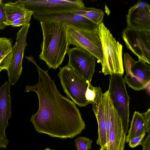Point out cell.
Here are the masks:
<instances>
[{
  "instance_id": "cell-17",
  "label": "cell",
  "mask_w": 150,
  "mask_h": 150,
  "mask_svg": "<svg viewBox=\"0 0 150 150\" xmlns=\"http://www.w3.org/2000/svg\"><path fill=\"white\" fill-rule=\"evenodd\" d=\"M6 21H11L19 18L33 15L32 12L27 9L20 0L15 2L5 3Z\"/></svg>"
},
{
  "instance_id": "cell-26",
  "label": "cell",
  "mask_w": 150,
  "mask_h": 150,
  "mask_svg": "<svg viewBox=\"0 0 150 150\" xmlns=\"http://www.w3.org/2000/svg\"><path fill=\"white\" fill-rule=\"evenodd\" d=\"M146 128V132H150V109L142 114Z\"/></svg>"
},
{
  "instance_id": "cell-22",
  "label": "cell",
  "mask_w": 150,
  "mask_h": 150,
  "mask_svg": "<svg viewBox=\"0 0 150 150\" xmlns=\"http://www.w3.org/2000/svg\"><path fill=\"white\" fill-rule=\"evenodd\" d=\"M32 16H27L11 21H6L5 23L7 26L11 25L13 27H22L29 23Z\"/></svg>"
},
{
  "instance_id": "cell-10",
  "label": "cell",
  "mask_w": 150,
  "mask_h": 150,
  "mask_svg": "<svg viewBox=\"0 0 150 150\" xmlns=\"http://www.w3.org/2000/svg\"><path fill=\"white\" fill-rule=\"evenodd\" d=\"M127 47L139 60L150 64V31L126 28L122 33Z\"/></svg>"
},
{
  "instance_id": "cell-28",
  "label": "cell",
  "mask_w": 150,
  "mask_h": 150,
  "mask_svg": "<svg viewBox=\"0 0 150 150\" xmlns=\"http://www.w3.org/2000/svg\"><path fill=\"white\" fill-rule=\"evenodd\" d=\"M8 142L9 141L7 138L3 139L0 137V148H6Z\"/></svg>"
},
{
  "instance_id": "cell-30",
  "label": "cell",
  "mask_w": 150,
  "mask_h": 150,
  "mask_svg": "<svg viewBox=\"0 0 150 150\" xmlns=\"http://www.w3.org/2000/svg\"><path fill=\"white\" fill-rule=\"evenodd\" d=\"M99 150H107V145H105L101 147Z\"/></svg>"
},
{
  "instance_id": "cell-19",
  "label": "cell",
  "mask_w": 150,
  "mask_h": 150,
  "mask_svg": "<svg viewBox=\"0 0 150 150\" xmlns=\"http://www.w3.org/2000/svg\"><path fill=\"white\" fill-rule=\"evenodd\" d=\"M146 132V128L142 114L135 111L131 122L130 128L126 136V142L129 143L134 138Z\"/></svg>"
},
{
  "instance_id": "cell-24",
  "label": "cell",
  "mask_w": 150,
  "mask_h": 150,
  "mask_svg": "<svg viewBox=\"0 0 150 150\" xmlns=\"http://www.w3.org/2000/svg\"><path fill=\"white\" fill-rule=\"evenodd\" d=\"M7 20L5 9V3L0 0V30L4 29L7 26L5 23Z\"/></svg>"
},
{
  "instance_id": "cell-16",
  "label": "cell",
  "mask_w": 150,
  "mask_h": 150,
  "mask_svg": "<svg viewBox=\"0 0 150 150\" xmlns=\"http://www.w3.org/2000/svg\"><path fill=\"white\" fill-rule=\"evenodd\" d=\"M102 94L101 88L99 86L98 87L96 98L92 103V109L98 124V137L96 144L101 147L107 145L108 143L106 124L102 100Z\"/></svg>"
},
{
  "instance_id": "cell-1",
  "label": "cell",
  "mask_w": 150,
  "mask_h": 150,
  "mask_svg": "<svg viewBox=\"0 0 150 150\" xmlns=\"http://www.w3.org/2000/svg\"><path fill=\"white\" fill-rule=\"evenodd\" d=\"M38 75L37 83L27 85L25 92H36L39 101L37 112L30 121L35 130L53 137L73 138L85 129V122L76 104L61 95L47 71L41 69L34 59Z\"/></svg>"
},
{
  "instance_id": "cell-33",
  "label": "cell",
  "mask_w": 150,
  "mask_h": 150,
  "mask_svg": "<svg viewBox=\"0 0 150 150\" xmlns=\"http://www.w3.org/2000/svg\"><path fill=\"white\" fill-rule=\"evenodd\" d=\"M51 150H53V149H51Z\"/></svg>"
},
{
  "instance_id": "cell-31",
  "label": "cell",
  "mask_w": 150,
  "mask_h": 150,
  "mask_svg": "<svg viewBox=\"0 0 150 150\" xmlns=\"http://www.w3.org/2000/svg\"><path fill=\"white\" fill-rule=\"evenodd\" d=\"M44 150H51V149L50 148H47L45 149Z\"/></svg>"
},
{
  "instance_id": "cell-9",
  "label": "cell",
  "mask_w": 150,
  "mask_h": 150,
  "mask_svg": "<svg viewBox=\"0 0 150 150\" xmlns=\"http://www.w3.org/2000/svg\"><path fill=\"white\" fill-rule=\"evenodd\" d=\"M124 56L126 72L123 78L125 82L135 90L144 89L150 83V66L141 60L135 61L128 53H125Z\"/></svg>"
},
{
  "instance_id": "cell-15",
  "label": "cell",
  "mask_w": 150,
  "mask_h": 150,
  "mask_svg": "<svg viewBox=\"0 0 150 150\" xmlns=\"http://www.w3.org/2000/svg\"><path fill=\"white\" fill-rule=\"evenodd\" d=\"M10 85L6 82L0 87V137L7 138L5 130L8 125V120L11 117Z\"/></svg>"
},
{
  "instance_id": "cell-8",
  "label": "cell",
  "mask_w": 150,
  "mask_h": 150,
  "mask_svg": "<svg viewBox=\"0 0 150 150\" xmlns=\"http://www.w3.org/2000/svg\"><path fill=\"white\" fill-rule=\"evenodd\" d=\"M25 8L33 13L72 12L85 8L81 0H20Z\"/></svg>"
},
{
  "instance_id": "cell-29",
  "label": "cell",
  "mask_w": 150,
  "mask_h": 150,
  "mask_svg": "<svg viewBox=\"0 0 150 150\" xmlns=\"http://www.w3.org/2000/svg\"><path fill=\"white\" fill-rule=\"evenodd\" d=\"M150 83L147 84L144 88L146 89L147 92L149 93V95L150 94Z\"/></svg>"
},
{
  "instance_id": "cell-27",
  "label": "cell",
  "mask_w": 150,
  "mask_h": 150,
  "mask_svg": "<svg viewBox=\"0 0 150 150\" xmlns=\"http://www.w3.org/2000/svg\"><path fill=\"white\" fill-rule=\"evenodd\" d=\"M143 147V150H150V132L143 140L141 145Z\"/></svg>"
},
{
  "instance_id": "cell-14",
  "label": "cell",
  "mask_w": 150,
  "mask_h": 150,
  "mask_svg": "<svg viewBox=\"0 0 150 150\" xmlns=\"http://www.w3.org/2000/svg\"><path fill=\"white\" fill-rule=\"evenodd\" d=\"M127 27L150 31V6L139 0L129 9L126 16Z\"/></svg>"
},
{
  "instance_id": "cell-5",
  "label": "cell",
  "mask_w": 150,
  "mask_h": 150,
  "mask_svg": "<svg viewBox=\"0 0 150 150\" xmlns=\"http://www.w3.org/2000/svg\"><path fill=\"white\" fill-rule=\"evenodd\" d=\"M57 75L64 92L73 102L80 107L88 105L85 97L89 83L68 64L59 68Z\"/></svg>"
},
{
  "instance_id": "cell-23",
  "label": "cell",
  "mask_w": 150,
  "mask_h": 150,
  "mask_svg": "<svg viewBox=\"0 0 150 150\" xmlns=\"http://www.w3.org/2000/svg\"><path fill=\"white\" fill-rule=\"evenodd\" d=\"M98 89V87H93L91 83L89 84L85 94L88 104L93 103L96 97Z\"/></svg>"
},
{
  "instance_id": "cell-2",
  "label": "cell",
  "mask_w": 150,
  "mask_h": 150,
  "mask_svg": "<svg viewBox=\"0 0 150 150\" xmlns=\"http://www.w3.org/2000/svg\"><path fill=\"white\" fill-rule=\"evenodd\" d=\"M43 41L40 58L49 69L59 68L63 62L70 45L65 24L52 21L40 22Z\"/></svg>"
},
{
  "instance_id": "cell-3",
  "label": "cell",
  "mask_w": 150,
  "mask_h": 150,
  "mask_svg": "<svg viewBox=\"0 0 150 150\" xmlns=\"http://www.w3.org/2000/svg\"><path fill=\"white\" fill-rule=\"evenodd\" d=\"M98 30L103 55L102 72L105 75L119 74L123 75L122 45L116 40L103 22L98 25Z\"/></svg>"
},
{
  "instance_id": "cell-21",
  "label": "cell",
  "mask_w": 150,
  "mask_h": 150,
  "mask_svg": "<svg viewBox=\"0 0 150 150\" xmlns=\"http://www.w3.org/2000/svg\"><path fill=\"white\" fill-rule=\"evenodd\" d=\"M75 144L77 150H88L91 149L93 141L84 137H80L75 140Z\"/></svg>"
},
{
  "instance_id": "cell-18",
  "label": "cell",
  "mask_w": 150,
  "mask_h": 150,
  "mask_svg": "<svg viewBox=\"0 0 150 150\" xmlns=\"http://www.w3.org/2000/svg\"><path fill=\"white\" fill-rule=\"evenodd\" d=\"M16 46L12 45V40L0 37V68L7 70L11 64Z\"/></svg>"
},
{
  "instance_id": "cell-20",
  "label": "cell",
  "mask_w": 150,
  "mask_h": 150,
  "mask_svg": "<svg viewBox=\"0 0 150 150\" xmlns=\"http://www.w3.org/2000/svg\"><path fill=\"white\" fill-rule=\"evenodd\" d=\"M72 12L84 17L97 25L103 22L105 15L102 9L93 7H85L83 9L76 10Z\"/></svg>"
},
{
  "instance_id": "cell-11",
  "label": "cell",
  "mask_w": 150,
  "mask_h": 150,
  "mask_svg": "<svg viewBox=\"0 0 150 150\" xmlns=\"http://www.w3.org/2000/svg\"><path fill=\"white\" fill-rule=\"evenodd\" d=\"M67 53L68 65L80 76L91 83L95 71L96 57L85 50L77 47L69 49Z\"/></svg>"
},
{
  "instance_id": "cell-7",
  "label": "cell",
  "mask_w": 150,
  "mask_h": 150,
  "mask_svg": "<svg viewBox=\"0 0 150 150\" xmlns=\"http://www.w3.org/2000/svg\"><path fill=\"white\" fill-rule=\"evenodd\" d=\"M66 25L70 45L83 49L90 52L102 64L103 55L98 29L87 30L81 29L70 25Z\"/></svg>"
},
{
  "instance_id": "cell-25",
  "label": "cell",
  "mask_w": 150,
  "mask_h": 150,
  "mask_svg": "<svg viewBox=\"0 0 150 150\" xmlns=\"http://www.w3.org/2000/svg\"><path fill=\"white\" fill-rule=\"evenodd\" d=\"M146 133V132L144 133L131 140L128 143L129 147L133 148L139 145H141L144 140Z\"/></svg>"
},
{
  "instance_id": "cell-4",
  "label": "cell",
  "mask_w": 150,
  "mask_h": 150,
  "mask_svg": "<svg viewBox=\"0 0 150 150\" xmlns=\"http://www.w3.org/2000/svg\"><path fill=\"white\" fill-rule=\"evenodd\" d=\"M102 100L104 109L108 142L107 150H124L126 142L121 119L113 107L107 90L103 93Z\"/></svg>"
},
{
  "instance_id": "cell-13",
  "label": "cell",
  "mask_w": 150,
  "mask_h": 150,
  "mask_svg": "<svg viewBox=\"0 0 150 150\" xmlns=\"http://www.w3.org/2000/svg\"><path fill=\"white\" fill-rule=\"evenodd\" d=\"M34 18L40 21H52L85 30L98 29L97 25L87 18L72 12L54 13H33Z\"/></svg>"
},
{
  "instance_id": "cell-32",
  "label": "cell",
  "mask_w": 150,
  "mask_h": 150,
  "mask_svg": "<svg viewBox=\"0 0 150 150\" xmlns=\"http://www.w3.org/2000/svg\"><path fill=\"white\" fill-rule=\"evenodd\" d=\"M3 70L2 69H1V68H0V72L1 71Z\"/></svg>"
},
{
  "instance_id": "cell-12",
  "label": "cell",
  "mask_w": 150,
  "mask_h": 150,
  "mask_svg": "<svg viewBox=\"0 0 150 150\" xmlns=\"http://www.w3.org/2000/svg\"><path fill=\"white\" fill-rule=\"evenodd\" d=\"M30 24L21 27L16 34V46L11 63L7 70L8 83L10 86L14 85L21 74L23 67L22 61L25 47L28 45L26 40L27 34Z\"/></svg>"
},
{
  "instance_id": "cell-6",
  "label": "cell",
  "mask_w": 150,
  "mask_h": 150,
  "mask_svg": "<svg viewBox=\"0 0 150 150\" xmlns=\"http://www.w3.org/2000/svg\"><path fill=\"white\" fill-rule=\"evenodd\" d=\"M108 91L110 98L114 108L120 115L125 133L129 127L130 97L126 88L122 75L112 74L109 77Z\"/></svg>"
}]
</instances>
